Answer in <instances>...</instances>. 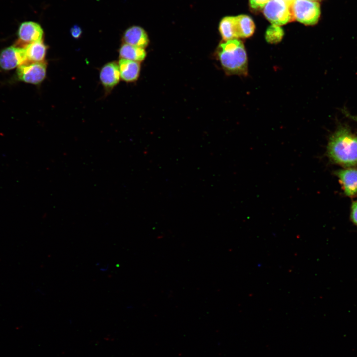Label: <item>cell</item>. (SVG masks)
<instances>
[{"label":"cell","instance_id":"obj_1","mask_svg":"<svg viewBox=\"0 0 357 357\" xmlns=\"http://www.w3.org/2000/svg\"><path fill=\"white\" fill-rule=\"evenodd\" d=\"M326 154L334 163L350 168L357 166V135L340 126L330 137Z\"/></svg>","mask_w":357,"mask_h":357},{"label":"cell","instance_id":"obj_2","mask_svg":"<svg viewBox=\"0 0 357 357\" xmlns=\"http://www.w3.org/2000/svg\"><path fill=\"white\" fill-rule=\"evenodd\" d=\"M216 55L222 68L227 74L238 75L247 74V55L240 40L234 39L220 43Z\"/></svg>","mask_w":357,"mask_h":357},{"label":"cell","instance_id":"obj_3","mask_svg":"<svg viewBox=\"0 0 357 357\" xmlns=\"http://www.w3.org/2000/svg\"><path fill=\"white\" fill-rule=\"evenodd\" d=\"M289 9L293 20L306 25L316 24L320 14L319 4L311 0H294Z\"/></svg>","mask_w":357,"mask_h":357},{"label":"cell","instance_id":"obj_4","mask_svg":"<svg viewBox=\"0 0 357 357\" xmlns=\"http://www.w3.org/2000/svg\"><path fill=\"white\" fill-rule=\"evenodd\" d=\"M263 13L271 23L278 26L293 20L289 6L282 0H270L264 7Z\"/></svg>","mask_w":357,"mask_h":357},{"label":"cell","instance_id":"obj_5","mask_svg":"<svg viewBox=\"0 0 357 357\" xmlns=\"http://www.w3.org/2000/svg\"><path fill=\"white\" fill-rule=\"evenodd\" d=\"M47 64L45 61L27 62L17 67L18 79L27 83L39 84L46 76Z\"/></svg>","mask_w":357,"mask_h":357},{"label":"cell","instance_id":"obj_6","mask_svg":"<svg viewBox=\"0 0 357 357\" xmlns=\"http://www.w3.org/2000/svg\"><path fill=\"white\" fill-rule=\"evenodd\" d=\"M27 62L24 47L11 46L0 53V67L3 70H10Z\"/></svg>","mask_w":357,"mask_h":357},{"label":"cell","instance_id":"obj_7","mask_svg":"<svg viewBox=\"0 0 357 357\" xmlns=\"http://www.w3.org/2000/svg\"><path fill=\"white\" fill-rule=\"evenodd\" d=\"M44 32L41 26L33 21H25L22 23L17 31L18 38L17 45L26 46L30 43L42 40Z\"/></svg>","mask_w":357,"mask_h":357},{"label":"cell","instance_id":"obj_8","mask_svg":"<svg viewBox=\"0 0 357 357\" xmlns=\"http://www.w3.org/2000/svg\"><path fill=\"white\" fill-rule=\"evenodd\" d=\"M342 184L345 194L349 197L357 194V169L347 168L335 172Z\"/></svg>","mask_w":357,"mask_h":357},{"label":"cell","instance_id":"obj_9","mask_svg":"<svg viewBox=\"0 0 357 357\" xmlns=\"http://www.w3.org/2000/svg\"><path fill=\"white\" fill-rule=\"evenodd\" d=\"M100 82L107 91H111L119 82L120 75L118 63L112 61L105 64L101 69Z\"/></svg>","mask_w":357,"mask_h":357},{"label":"cell","instance_id":"obj_10","mask_svg":"<svg viewBox=\"0 0 357 357\" xmlns=\"http://www.w3.org/2000/svg\"><path fill=\"white\" fill-rule=\"evenodd\" d=\"M123 40L124 43L142 48H145L149 43L146 32L137 26L128 28L124 33Z\"/></svg>","mask_w":357,"mask_h":357},{"label":"cell","instance_id":"obj_11","mask_svg":"<svg viewBox=\"0 0 357 357\" xmlns=\"http://www.w3.org/2000/svg\"><path fill=\"white\" fill-rule=\"evenodd\" d=\"M118 63L121 79L127 82L137 80L140 71L139 62L120 58Z\"/></svg>","mask_w":357,"mask_h":357},{"label":"cell","instance_id":"obj_12","mask_svg":"<svg viewBox=\"0 0 357 357\" xmlns=\"http://www.w3.org/2000/svg\"><path fill=\"white\" fill-rule=\"evenodd\" d=\"M27 62H40L44 60L47 46L42 40L34 42L23 47Z\"/></svg>","mask_w":357,"mask_h":357},{"label":"cell","instance_id":"obj_13","mask_svg":"<svg viewBox=\"0 0 357 357\" xmlns=\"http://www.w3.org/2000/svg\"><path fill=\"white\" fill-rule=\"evenodd\" d=\"M235 23L237 38H247L253 34L255 25L252 19L245 15L235 17Z\"/></svg>","mask_w":357,"mask_h":357},{"label":"cell","instance_id":"obj_14","mask_svg":"<svg viewBox=\"0 0 357 357\" xmlns=\"http://www.w3.org/2000/svg\"><path fill=\"white\" fill-rule=\"evenodd\" d=\"M119 55L120 58L140 62L145 59L146 52L144 48L124 43L119 49Z\"/></svg>","mask_w":357,"mask_h":357},{"label":"cell","instance_id":"obj_15","mask_svg":"<svg viewBox=\"0 0 357 357\" xmlns=\"http://www.w3.org/2000/svg\"><path fill=\"white\" fill-rule=\"evenodd\" d=\"M219 30L222 39L225 41L237 39L235 17H224L219 23Z\"/></svg>","mask_w":357,"mask_h":357},{"label":"cell","instance_id":"obj_16","mask_svg":"<svg viewBox=\"0 0 357 357\" xmlns=\"http://www.w3.org/2000/svg\"><path fill=\"white\" fill-rule=\"evenodd\" d=\"M283 35V29L279 26L273 24L267 28L265 34V39L268 43L275 44L279 42L282 40Z\"/></svg>","mask_w":357,"mask_h":357},{"label":"cell","instance_id":"obj_17","mask_svg":"<svg viewBox=\"0 0 357 357\" xmlns=\"http://www.w3.org/2000/svg\"><path fill=\"white\" fill-rule=\"evenodd\" d=\"M350 218L353 224L357 226V201L352 204Z\"/></svg>","mask_w":357,"mask_h":357},{"label":"cell","instance_id":"obj_18","mask_svg":"<svg viewBox=\"0 0 357 357\" xmlns=\"http://www.w3.org/2000/svg\"><path fill=\"white\" fill-rule=\"evenodd\" d=\"M270 0H249L251 7L255 9H259L264 7Z\"/></svg>","mask_w":357,"mask_h":357},{"label":"cell","instance_id":"obj_19","mask_svg":"<svg viewBox=\"0 0 357 357\" xmlns=\"http://www.w3.org/2000/svg\"><path fill=\"white\" fill-rule=\"evenodd\" d=\"M82 33L81 28L78 25H75L70 29L71 36L75 39H78L80 37Z\"/></svg>","mask_w":357,"mask_h":357},{"label":"cell","instance_id":"obj_20","mask_svg":"<svg viewBox=\"0 0 357 357\" xmlns=\"http://www.w3.org/2000/svg\"><path fill=\"white\" fill-rule=\"evenodd\" d=\"M344 114L346 116H347L349 118H351L352 119L357 122V116H353L347 112L346 111H344Z\"/></svg>","mask_w":357,"mask_h":357},{"label":"cell","instance_id":"obj_21","mask_svg":"<svg viewBox=\"0 0 357 357\" xmlns=\"http://www.w3.org/2000/svg\"><path fill=\"white\" fill-rule=\"evenodd\" d=\"M282 0L285 1L289 6L294 0Z\"/></svg>","mask_w":357,"mask_h":357},{"label":"cell","instance_id":"obj_22","mask_svg":"<svg viewBox=\"0 0 357 357\" xmlns=\"http://www.w3.org/2000/svg\"></svg>","mask_w":357,"mask_h":357}]
</instances>
